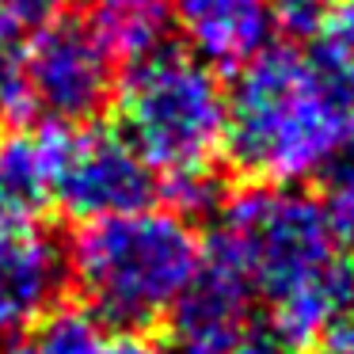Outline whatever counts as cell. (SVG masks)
Masks as SVG:
<instances>
[{"instance_id":"6da1fadb","label":"cell","mask_w":354,"mask_h":354,"mask_svg":"<svg viewBox=\"0 0 354 354\" xmlns=\"http://www.w3.org/2000/svg\"><path fill=\"white\" fill-rule=\"evenodd\" d=\"M209 252L229 259L270 305L267 328L308 346L346 308L343 236L320 198L286 183H252L217 206Z\"/></svg>"},{"instance_id":"7a4b0ae2","label":"cell","mask_w":354,"mask_h":354,"mask_svg":"<svg viewBox=\"0 0 354 354\" xmlns=\"http://www.w3.org/2000/svg\"><path fill=\"white\" fill-rule=\"evenodd\" d=\"M225 100V153L255 183L297 187L324 176L354 118V103L316 57L290 46H263L248 57Z\"/></svg>"},{"instance_id":"3957f363","label":"cell","mask_w":354,"mask_h":354,"mask_svg":"<svg viewBox=\"0 0 354 354\" xmlns=\"http://www.w3.org/2000/svg\"><path fill=\"white\" fill-rule=\"evenodd\" d=\"M65 255L88 308L122 331H141L164 320L198 274L202 240L176 209L141 206L88 221Z\"/></svg>"},{"instance_id":"277c9868","label":"cell","mask_w":354,"mask_h":354,"mask_svg":"<svg viewBox=\"0 0 354 354\" xmlns=\"http://www.w3.org/2000/svg\"><path fill=\"white\" fill-rule=\"evenodd\" d=\"M225 118L221 80L191 50H160L138 62L118 92L122 138L164 179L214 168L225 149Z\"/></svg>"},{"instance_id":"5b68a950","label":"cell","mask_w":354,"mask_h":354,"mask_svg":"<svg viewBox=\"0 0 354 354\" xmlns=\"http://www.w3.org/2000/svg\"><path fill=\"white\" fill-rule=\"evenodd\" d=\"M46 138L50 198L77 221L130 214L149 206L156 191L153 168L115 130L103 126H62Z\"/></svg>"},{"instance_id":"8992f818","label":"cell","mask_w":354,"mask_h":354,"mask_svg":"<svg viewBox=\"0 0 354 354\" xmlns=\"http://www.w3.org/2000/svg\"><path fill=\"white\" fill-rule=\"evenodd\" d=\"M19 80L24 107L57 126H88L115 92V62L84 19H50L24 46Z\"/></svg>"},{"instance_id":"52a82bcc","label":"cell","mask_w":354,"mask_h":354,"mask_svg":"<svg viewBox=\"0 0 354 354\" xmlns=\"http://www.w3.org/2000/svg\"><path fill=\"white\" fill-rule=\"evenodd\" d=\"M252 286L229 259L202 248V267L171 305L168 354H229L252 328Z\"/></svg>"},{"instance_id":"ba28073f","label":"cell","mask_w":354,"mask_h":354,"mask_svg":"<svg viewBox=\"0 0 354 354\" xmlns=\"http://www.w3.org/2000/svg\"><path fill=\"white\" fill-rule=\"evenodd\" d=\"M69 278V255L39 232L0 229V339H16L54 313Z\"/></svg>"},{"instance_id":"9c48e42d","label":"cell","mask_w":354,"mask_h":354,"mask_svg":"<svg viewBox=\"0 0 354 354\" xmlns=\"http://www.w3.org/2000/svg\"><path fill=\"white\" fill-rule=\"evenodd\" d=\"M176 27L206 65H244L270 42V0H171Z\"/></svg>"},{"instance_id":"30bf717a","label":"cell","mask_w":354,"mask_h":354,"mask_svg":"<svg viewBox=\"0 0 354 354\" xmlns=\"http://www.w3.org/2000/svg\"><path fill=\"white\" fill-rule=\"evenodd\" d=\"M84 27L111 62L138 65L168 50L176 16L171 0H84Z\"/></svg>"},{"instance_id":"8fae6325","label":"cell","mask_w":354,"mask_h":354,"mask_svg":"<svg viewBox=\"0 0 354 354\" xmlns=\"http://www.w3.org/2000/svg\"><path fill=\"white\" fill-rule=\"evenodd\" d=\"M50 202V168L42 133L0 138V229H27Z\"/></svg>"},{"instance_id":"7c38bea8","label":"cell","mask_w":354,"mask_h":354,"mask_svg":"<svg viewBox=\"0 0 354 354\" xmlns=\"http://www.w3.org/2000/svg\"><path fill=\"white\" fill-rule=\"evenodd\" d=\"M107 335H103V320L92 308H73L57 305L39 320V343L35 354H103Z\"/></svg>"},{"instance_id":"4fadbf2b","label":"cell","mask_w":354,"mask_h":354,"mask_svg":"<svg viewBox=\"0 0 354 354\" xmlns=\"http://www.w3.org/2000/svg\"><path fill=\"white\" fill-rule=\"evenodd\" d=\"M316 65L354 103V0H335L316 35Z\"/></svg>"},{"instance_id":"5bb4252c","label":"cell","mask_w":354,"mask_h":354,"mask_svg":"<svg viewBox=\"0 0 354 354\" xmlns=\"http://www.w3.org/2000/svg\"><path fill=\"white\" fill-rule=\"evenodd\" d=\"M324 209L343 240H354V118L343 145L335 149L331 164L324 168Z\"/></svg>"},{"instance_id":"9a60e30c","label":"cell","mask_w":354,"mask_h":354,"mask_svg":"<svg viewBox=\"0 0 354 354\" xmlns=\"http://www.w3.org/2000/svg\"><path fill=\"white\" fill-rule=\"evenodd\" d=\"M164 191H168V198H171V209H176L179 217H187V221H191V217H202V214H214L225 202L214 168L168 176L164 179Z\"/></svg>"},{"instance_id":"2e32d148","label":"cell","mask_w":354,"mask_h":354,"mask_svg":"<svg viewBox=\"0 0 354 354\" xmlns=\"http://www.w3.org/2000/svg\"><path fill=\"white\" fill-rule=\"evenodd\" d=\"M335 0H270V24L290 39H316Z\"/></svg>"},{"instance_id":"e0dca14e","label":"cell","mask_w":354,"mask_h":354,"mask_svg":"<svg viewBox=\"0 0 354 354\" xmlns=\"http://www.w3.org/2000/svg\"><path fill=\"white\" fill-rule=\"evenodd\" d=\"M16 35L19 31H12L8 24H0V115L24 107V80H19L24 50H19Z\"/></svg>"},{"instance_id":"ac0fdd59","label":"cell","mask_w":354,"mask_h":354,"mask_svg":"<svg viewBox=\"0 0 354 354\" xmlns=\"http://www.w3.org/2000/svg\"><path fill=\"white\" fill-rule=\"evenodd\" d=\"M65 0H0V24H8L12 31H27V27H42L57 19Z\"/></svg>"},{"instance_id":"d6986e66","label":"cell","mask_w":354,"mask_h":354,"mask_svg":"<svg viewBox=\"0 0 354 354\" xmlns=\"http://www.w3.org/2000/svg\"><path fill=\"white\" fill-rule=\"evenodd\" d=\"M286 351H290V346H286L270 328H255V324H252V328H248V335L240 339L229 354H286Z\"/></svg>"},{"instance_id":"ffe728a7","label":"cell","mask_w":354,"mask_h":354,"mask_svg":"<svg viewBox=\"0 0 354 354\" xmlns=\"http://www.w3.org/2000/svg\"><path fill=\"white\" fill-rule=\"evenodd\" d=\"M103 354H168V351H164V346H156L153 339L141 335V331H122L118 339H107Z\"/></svg>"},{"instance_id":"44dd1931","label":"cell","mask_w":354,"mask_h":354,"mask_svg":"<svg viewBox=\"0 0 354 354\" xmlns=\"http://www.w3.org/2000/svg\"><path fill=\"white\" fill-rule=\"evenodd\" d=\"M305 354H354V328H331L328 335L308 343Z\"/></svg>"},{"instance_id":"7402d4cb","label":"cell","mask_w":354,"mask_h":354,"mask_svg":"<svg viewBox=\"0 0 354 354\" xmlns=\"http://www.w3.org/2000/svg\"><path fill=\"white\" fill-rule=\"evenodd\" d=\"M0 354H35V346L16 343V339H0Z\"/></svg>"},{"instance_id":"603a6c76","label":"cell","mask_w":354,"mask_h":354,"mask_svg":"<svg viewBox=\"0 0 354 354\" xmlns=\"http://www.w3.org/2000/svg\"><path fill=\"white\" fill-rule=\"evenodd\" d=\"M346 305L354 308V267L346 270Z\"/></svg>"}]
</instances>
